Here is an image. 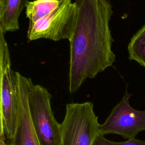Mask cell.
<instances>
[{"mask_svg":"<svg viewBox=\"0 0 145 145\" xmlns=\"http://www.w3.org/2000/svg\"><path fill=\"white\" fill-rule=\"evenodd\" d=\"M76 16L75 2L67 0L46 16L34 23H29L28 39L29 41L40 39L70 40L75 31Z\"/></svg>","mask_w":145,"mask_h":145,"instance_id":"5b68a950","label":"cell"},{"mask_svg":"<svg viewBox=\"0 0 145 145\" xmlns=\"http://www.w3.org/2000/svg\"><path fill=\"white\" fill-rule=\"evenodd\" d=\"M28 0H7L0 11V29L4 33L19 29V17L25 7Z\"/></svg>","mask_w":145,"mask_h":145,"instance_id":"ba28073f","label":"cell"},{"mask_svg":"<svg viewBox=\"0 0 145 145\" xmlns=\"http://www.w3.org/2000/svg\"><path fill=\"white\" fill-rule=\"evenodd\" d=\"M11 66L8 46L5 37V33L0 29V138L9 140L15 135L19 120L16 75Z\"/></svg>","mask_w":145,"mask_h":145,"instance_id":"7a4b0ae2","label":"cell"},{"mask_svg":"<svg viewBox=\"0 0 145 145\" xmlns=\"http://www.w3.org/2000/svg\"><path fill=\"white\" fill-rule=\"evenodd\" d=\"M65 114L60 123L59 145H93L100 134V124L90 101L66 105Z\"/></svg>","mask_w":145,"mask_h":145,"instance_id":"3957f363","label":"cell"},{"mask_svg":"<svg viewBox=\"0 0 145 145\" xmlns=\"http://www.w3.org/2000/svg\"><path fill=\"white\" fill-rule=\"evenodd\" d=\"M19 102V120L15 137L9 140L12 145H40L31 122L28 102V87L30 78L15 72Z\"/></svg>","mask_w":145,"mask_h":145,"instance_id":"52a82bcc","label":"cell"},{"mask_svg":"<svg viewBox=\"0 0 145 145\" xmlns=\"http://www.w3.org/2000/svg\"><path fill=\"white\" fill-rule=\"evenodd\" d=\"M6 139L2 138H0V145H12L10 142H7Z\"/></svg>","mask_w":145,"mask_h":145,"instance_id":"7c38bea8","label":"cell"},{"mask_svg":"<svg viewBox=\"0 0 145 145\" xmlns=\"http://www.w3.org/2000/svg\"><path fill=\"white\" fill-rule=\"evenodd\" d=\"M7 0H0V11L4 8Z\"/></svg>","mask_w":145,"mask_h":145,"instance_id":"4fadbf2b","label":"cell"},{"mask_svg":"<svg viewBox=\"0 0 145 145\" xmlns=\"http://www.w3.org/2000/svg\"><path fill=\"white\" fill-rule=\"evenodd\" d=\"M93 145H145V140L135 138L129 139L125 142H116L107 139L104 135L100 134L94 140Z\"/></svg>","mask_w":145,"mask_h":145,"instance_id":"8fae6325","label":"cell"},{"mask_svg":"<svg viewBox=\"0 0 145 145\" xmlns=\"http://www.w3.org/2000/svg\"><path fill=\"white\" fill-rule=\"evenodd\" d=\"M127 50L130 60L145 67V24L131 37Z\"/></svg>","mask_w":145,"mask_h":145,"instance_id":"30bf717a","label":"cell"},{"mask_svg":"<svg viewBox=\"0 0 145 145\" xmlns=\"http://www.w3.org/2000/svg\"><path fill=\"white\" fill-rule=\"evenodd\" d=\"M52 95L40 84L29 80L28 102L31 122L40 145H59L60 123L51 107Z\"/></svg>","mask_w":145,"mask_h":145,"instance_id":"277c9868","label":"cell"},{"mask_svg":"<svg viewBox=\"0 0 145 145\" xmlns=\"http://www.w3.org/2000/svg\"><path fill=\"white\" fill-rule=\"evenodd\" d=\"M67 0L28 1L25 6L26 17L29 23H34L50 13L53 10Z\"/></svg>","mask_w":145,"mask_h":145,"instance_id":"9c48e42d","label":"cell"},{"mask_svg":"<svg viewBox=\"0 0 145 145\" xmlns=\"http://www.w3.org/2000/svg\"><path fill=\"white\" fill-rule=\"evenodd\" d=\"M131 95L126 89L121 101L113 108L105 122L100 124L101 134H117L129 139L145 131V110H137L130 106Z\"/></svg>","mask_w":145,"mask_h":145,"instance_id":"8992f818","label":"cell"},{"mask_svg":"<svg viewBox=\"0 0 145 145\" xmlns=\"http://www.w3.org/2000/svg\"><path fill=\"white\" fill-rule=\"evenodd\" d=\"M77 16L70 41L69 90L76 92L88 78L113 65L116 56L109 28L113 13L109 0H75Z\"/></svg>","mask_w":145,"mask_h":145,"instance_id":"6da1fadb","label":"cell"}]
</instances>
